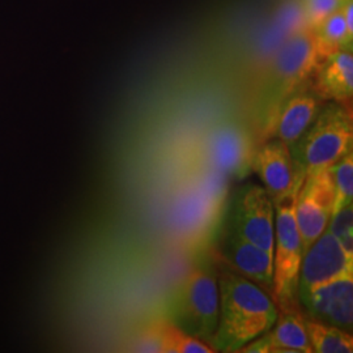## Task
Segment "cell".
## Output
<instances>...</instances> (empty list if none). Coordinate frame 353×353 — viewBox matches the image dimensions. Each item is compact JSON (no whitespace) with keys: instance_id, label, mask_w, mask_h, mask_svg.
I'll return each mask as SVG.
<instances>
[{"instance_id":"obj_6","label":"cell","mask_w":353,"mask_h":353,"mask_svg":"<svg viewBox=\"0 0 353 353\" xmlns=\"http://www.w3.org/2000/svg\"><path fill=\"white\" fill-rule=\"evenodd\" d=\"M254 143L236 125L214 128L192 150V161L214 173L245 176L252 170Z\"/></svg>"},{"instance_id":"obj_11","label":"cell","mask_w":353,"mask_h":353,"mask_svg":"<svg viewBox=\"0 0 353 353\" xmlns=\"http://www.w3.org/2000/svg\"><path fill=\"white\" fill-rule=\"evenodd\" d=\"M299 303L305 314L351 331L353 322V274L331 280L310 290Z\"/></svg>"},{"instance_id":"obj_22","label":"cell","mask_w":353,"mask_h":353,"mask_svg":"<svg viewBox=\"0 0 353 353\" xmlns=\"http://www.w3.org/2000/svg\"><path fill=\"white\" fill-rule=\"evenodd\" d=\"M135 351L139 352H163V344L159 335L156 322L151 323L147 330L141 334L135 344Z\"/></svg>"},{"instance_id":"obj_5","label":"cell","mask_w":353,"mask_h":353,"mask_svg":"<svg viewBox=\"0 0 353 353\" xmlns=\"http://www.w3.org/2000/svg\"><path fill=\"white\" fill-rule=\"evenodd\" d=\"M353 148L351 110L344 103L331 102L322 108L313 123L290 150L294 163L306 176L334 166Z\"/></svg>"},{"instance_id":"obj_15","label":"cell","mask_w":353,"mask_h":353,"mask_svg":"<svg viewBox=\"0 0 353 353\" xmlns=\"http://www.w3.org/2000/svg\"><path fill=\"white\" fill-rule=\"evenodd\" d=\"M313 90L322 101L347 103L353 93L352 49L334 52L316 67Z\"/></svg>"},{"instance_id":"obj_7","label":"cell","mask_w":353,"mask_h":353,"mask_svg":"<svg viewBox=\"0 0 353 353\" xmlns=\"http://www.w3.org/2000/svg\"><path fill=\"white\" fill-rule=\"evenodd\" d=\"M230 225L245 240L274 256L275 205L265 188L248 183L234 198Z\"/></svg>"},{"instance_id":"obj_12","label":"cell","mask_w":353,"mask_h":353,"mask_svg":"<svg viewBox=\"0 0 353 353\" xmlns=\"http://www.w3.org/2000/svg\"><path fill=\"white\" fill-rule=\"evenodd\" d=\"M221 256L236 274L252 280L272 296L274 256L245 240L232 225L221 242Z\"/></svg>"},{"instance_id":"obj_21","label":"cell","mask_w":353,"mask_h":353,"mask_svg":"<svg viewBox=\"0 0 353 353\" xmlns=\"http://www.w3.org/2000/svg\"><path fill=\"white\" fill-rule=\"evenodd\" d=\"M353 227V203L343 207L339 212L331 216L328 223V232L335 236L338 240L345 234L352 233Z\"/></svg>"},{"instance_id":"obj_16","label":"cell","mask_w":353,"mask_h":353,"mask_svg":"<svg viewBox=\"0 0 353 353\" xmlns=\"http://www.w3.org/2000/svg\"><path fill=\"white\" fill-rule=\"evenodd\" d=\"M316 39V48L322 59L328 55L352 49L353 32L345 21L343 8L330 14L323 21L313 28Z\"/></svg>"},{"instance_id":"obj_1","label":"cell","mask_w":353,"mask_h":353,"mask_svg":"<svg viewBox=\"0 0 353 353\" xmlns=\"http://www.w3.org/2000/svg\"><path fill=\"white\" fill-rule=\"evenodd\" d=\"M217 283L219 325L211 344L217 352H239L275 325L278 306L267 290L234 271H221Z\"/></svg>"},{"instance_id":"obj_8","label":"cell","mask_w":353,"mask_h":353,"mask_svg":"<svg viewBox=\"0 0 353 353\" xmlns=\"http://www.w3.org/2000/svg\"><path fill=\"white\" fill-rule=\"evenodd\" d=\"M334 166L306 176L296 202V220L303 254L326 230L334 205Z\"/></svg>"},{"instance_id":"obj_10","label":"cell","mask_w":353,"mask_h":353,"mask_svg":"<svg viewBox=\"0 0 353 353\" xmlns=\"http://www.w3.org/2000/svg\"><path fill=\"white\" fill-rule=\"evenodd\" d=\"M252 170L261 178L274 203L290 192L297 179L306 174L303 168L294 163L290 147L276 138L262 141L254 150Z\"/></svg>"},{"instance_id":"obj_19","label":"cell","mask_w":353,"mask_h":353,"mask_svg":"<svg viewBox=\"0 0 353 353\" xmlns=\"http://www.w3.org/2000/svg\"><path fill=\"white\" fill-rule=\"evenodd\" d=\"M334 188H335V196H334L332 214L339 212L343 207L353 203L352 151L347 153L341 160L334 165Z\"/></svg>"},{"instance_id":"obj_20","label":"cell","mask_w":353,"mask_h":353,"mask_svg":"<svg viewBox=\"0 0 353 353\" xmlns=\"http://www.w3.org/2000/svg\"><path fill=\"white\" fill-rule=\"evenodd\" d=\"M351 0H303L306 26L313 29L332 13L338 12Z\"/></svg>"},{"instance_id":"obj_13","label":"cell","mask_w":353,"mask_h":353,"mask_svg":"<svg viewBox=\"0 0 353 353\" xmlns=\"http://www.w3.org/2000/svg\"><path fill=\"white\" fill-rule=\"evenodd\" d=\"M321 109L322 100L313 88H306L303 84L281 105L265 140L276 138L292 150L313 123Z\"/></svg>"},{"instance_id":"obj_3","label":"cell","mask_w":353,"mask_h":353,"mask_svg":"<svg viewBox=\"0 0 353 353\" xmlns=\"http://www.w3.org/2000/svg\"><path fill=\"white\" fill-rule=\"evenodd\" d=\"M220 292L217 276L208 267H196L170 292L166 319L202 341H211L219 325Z\"/></svg>"},{"instance_id":"obj_17","label":"cell","mask_w":353,"mask_h":353,"mask_svg":"<svg viewBox=\"0 0 353 353\" xmlns=\"http://www.w3.org/2000/svg\"><path fill=\"white\" fill-rule=\"evenodd\" d=\"M305 326L313 352L352 353L351 332L305 314Z\"/></svg>"},{"instance_id":"obj_4","label":"cell","mask_w":353,"mask_h":353,"mask_svg":"<svg viewBox=\"0 0 353 353\" xmlns=\"http://www.w3.org/2000/svg\"><path fill=\"white\" fill-rule=\"evenodd\" d=\"M306 174L297 179L275 205V248L272 297L280 310L299 307L297 287L303 263V240L296 220V202Z\"/></svg>"},{"instance_id":"obj_2","label":"cell","mask_w":353,"mask_h":353,"mask_svg":"<svg viewBox=\"0 0 353 353\" xmlns=\"http://www.w3.org/2000/svg\"><path fill=\"white\" fill-rule=\"evenodd\" d=\"M321 58L313 29L303 28L283 42L270 64L256 100V118L261 127V143L272 125L279 109L306 80L316 72Z\"/></svg>"},{"instance_id":"obj_9","label":"cell","mask_w":353,"mask_h":353,"mask_svg":"<svg viewBox=\"0 0 353 353\" xmlns=\"http://www.w3.org/2000/svg\"><path fill=\"white\" fill-rule=\"evenodd\" d=\"M348 274H353V255L344 252L339 240L326 229L303 254L297 287L299 301L310 290Z\"/></svg>"},{"instance_id":"obj_18","label":"cell","mask_w":353,"mask_h":353,"mask_svg":"<svg viewBox=\"0 0 353 353\" xmlns=\"http://www.w3.org/2000/svg\"><path fill=\"white\" fill-rule=\"evenodd\" d=\"M156 326L163 344V353L217 352L212 344L189 335L166 318L156 321Z\"/></svg>"},{"instance_id":"obj_14","label":"cell","mask_w":353,"mask_h":353,"mask_svg":"<svg viewBox=\"0 0 353 353\" xmlns=\"http://www.w3.org/2000/svg\"><path fill=\"white\" fill-rule=\"evenodd\" d=\"M239 352H313L305 326V313L300 307L279 309L276 322L271 330L245 344Z\"/></svg>"}]
</instances>
